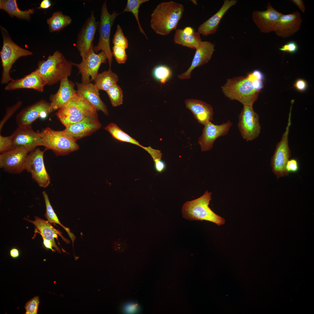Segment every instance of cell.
Masks as SVG:
<instances>
[{
  "label": "cell",
  "instance_id": "cell-1",
  "mask_svg": "<svg viewBox=\"0 0 314 314\" xmlns=\"http://www.w3.org/2000/svg\"><path fill=\"white\" fill-rule=\"evenodd\" d=\"M184 10L181 3L170 1L159 3L151 15L150 24L157 34L166 35L176 28Z\"/></svg>",
  "mask_w": 314,
  "mask_h": 314
},
{
  "label": "cell",
  "instance_id": "cell-2",
  "mask_svg": "<svg viewBox=\"0 0 314 314\" xmlns=\"http://www.w3.org/2000/svg\"><path fill=\"white\" fill-rule=\"evenodd\" d=\"M71 62L67 60L58 51L40 61L37 68L46 85H51L69 76L72 73Z\"/></svg>",
  "mask_w": 314,
  "mask_h": 314
},
{
  "label": "cell",
  "instance_id": "cell-3",
  "mask_svg": "<svg viewBox=\"0 0 314 314\" xmlns=\"http://www.w3.org/2000/svg\"><path fill=\"white\" fill-rule=\"evenodd\" d=\"M224 95L231 100H236L243 105L253 106L257 100L260 91L254 88L249 77L238 76L227 79L221 87Z\"/></svg>",
  "mask_w": 314,
  "mask_h": 314
},
{
  "label": "cell",
  "instance_id": "cell-4",
  "mask_svg": "<svg viewBox=\"0 0 314 314\" xmlns=\"http://www.w3.org/2000/svg\"><path fill=\"white\" fill-rule=\"evenodd\" d=\"M212 193L206 190L200 197L186 202L182 208L183 217L191 221H208L218 226L224 224V219L215 214L209 207Z\"/></svg>",
  "mask_w": 314,
  "mask_h": 314
},
{
  "label": "cell",
  "instance_id": "cell-5",
  "mask_svg": "<svg viewBox=\"0 0 314 314\" xmlns=\"http://www.w3.org/2000/svg\"><path fill=\"white\" fill-rule=\"evenodd\" d=\"M97 111L93 106L77 93L58 110L56 115L66 127L97 113Z\"/></svg>",
  "mask_w": 314,
  "mask_h": 314
},
{
  "label": "cell",
  "instance_id": "cell-6",
  "mask_svg": "<svg viewBox=\"0 0 314 314\" xmlns=\"http://www.w3.org/2000/svg\"><path fill=\"white\" fill-rule=\"evenodd\" d=\"M1 28L3 38V45L0 53L3 67L1 83L4 84L13 79L10 72L15 61L20 57L31 55L33 53L16 44L11 40L7 30L2 26Z\"/></svg>",
  "mask_w": 314,
  "mask_h": 314
},
{
  "label": "cell",
  "instance_id": "cell-7",
  "mask_svg": "<svg viewBox=\"0 0 314 314\" xmlns=\"http://www.w3.org/2000/svg\"><path fill=\"white\" fill-rule=\"evenodd\" d=\"M40 133L42 146L46 150H52L56 155H67L79 149L76 141L68 137L63 131H56L48 127L43 129Z\"/></svg>",
  "mask_w": 314,
  "mask_h": 314
},
{
  "label": "cell",
  "instance_id": "cell-8",
  "mask_svg": "<svg viewBox=\"0 0 314 314\" xmlns=\"http://www.w3.org/2000/svg\"><path fill=\"white\" fill-rule=\"evenodd\" d=\"M119 14L115 11L110 14L108 11L106 1H105L103 3L98 25L99 42L97 45L93 47V50L96 53L101 50L106 53L108 58L109 69H111L113 56L110 46V32L115 19Z\"/></svg>",
  "mask_w": 314,
  "mask_h": 314
},
{
  "label": "cell",
  "instance_id": "cell-9",
  "mask_svg": "<svg viewBox=\"0 0 314 314\" xmlns=\"http://www.w3.org/2000/svg\"><path fill=\"white\" fill-rule=\"evenodd\" d=\"M290 108L288 122L286 131L283 135L281 140L276 145L274 154L272 156L271 165L272 172L276 175L277 179L287 175L286 170V164L290 156V151L288 145V135L291 124Z\"/></svg>",
  "mask_w": 314,
  "mask_h": 314
},
{
  "label": "cell",
  "instance_id": "cell-10",
  "mask_svg": "<svg viewBox=\"0 0 314 314\" xmlns=\"http://www.w3.org/2000/svg\"><path fill=\"white\" fill-rule=\"evenodd\" d=\"M238 118V128L243 139L251 141L258 137L261 128L259 116L254 110L253 106L243 105Z\"/></svg>",
  "mask_w": 314,
  "mask_h": 314
},
{
  "label": "cell",
  "instance_id": "cell-11",
  "mask_svg": "<svg viewBox=\"0 0 314 314\" xmlns=\"http://www.w3.org/2000/svg\"><path fill=\"white\" fill-rule=\"evenodd\" d=\"M45 149L39 148L30 152L26 159L25 170L29 173L31 177L40 187L46 188L50 183V179L46 169L44 160Z\"/></svg>",
  "mask_w": 314,
  "mask_h": 314
},
{
  "label": "cell",
  "instance_id": "cell-12",
  "mask_svg": "<svg viewBox=\"0 0 314 314\" xmlns=\"http://www.w3.org/2000/svg\"><path fill=\"white\" fill-rule=\"evenodd\" d=\"M93 45L90 49L85 58L79 63L71 62L72 65L76 66L81 75L82 83L87 84L95 80L102 63H106L108 58L106 53L102 51L98 54L93 50Z\"/></svg>",
  "mask_w": 314,
  "mask_h": 314
},
{
  "label": "cell",
  "instance_id": "cell-13",
  "mask_svg": "<svg viewBox=\"0 0 314 314\" xmlns=\"http://www.w3.org/2000/svg\"><path fill=\"white\" fill-rule=\"evenodd\" d=\"M29 152L22 147L0 154V167L5 172L18 174L25 170L26 163Z\"/></svg>",
  "mask_w": 314,
  "mask_h": 314
},
{
  "label": "cell",
  "instance_id": "cell-14",
  "mask_svg": "<svg viewBox=\"0 0 314 314\" xmlns=\"http://www.w3.org/2000/svg\"><path fill=\"white\" fill-rule=\"evenodd\" d=\"M99 23L96 21L93 11L85 21L79 31L75 46L79 51L82 60L86 57L91 47Z\"/></svg>",
  "mask_w": 314,
  "mask_h": 314
},
{
  "label": "cell",
  "instance_id": "cell-15",
  "mask_svg": "<svg viewBox=\"0 0 314 314\" xmlns=\"http://www.w3.org/2000/svg\"><path fill=\"white\" fill-rule=\"evenodd\" d=\"M232 125L230 120L219 125L214 124L211 122L206 123L198 140L201 151H207L211 149L215 140L220 136L226 135Z\"/></svg>",
  "mask_w": 314,
  "mask_h": 314
},
{
  "label": "cell",
  "instance_id": "cell-16",
  "mask_svg": "<svg viewBox=\"0 0 314 314\" xmlns=\"http://www.w3.org/2000/svg\"><path fill=\"white\" fill-rule=\"evenodd\" d=\"M101 126L97 112L66 127L63 131L68 137L76 141L90 135L99 129Z\"/></svg>",
  "mask_w": 314,
  "mask_h": 314
},
{
  "label": "cell",
  "instance_id": "cell-17",
  "mask_svg": "<svg viewBox=\"0 0 314 314\" xmlns=\"http://www.w3.org/2000/svg\"><path fill=\"white\" fill-rule=\"evenodd\" d=\"M51 113L50 103L42 99L21 110L17 116L16 122L19 126H31L38 118H45Z\"/></svg>",
  "mask_w": 314,
  "mask_h": 314
},
{
  "label": "cell",
  "instance_id": "cell-18",
  "mask_svg": "<svg viewBox=\"0 0 314 314\" xmlns=\"http://www.w3.org/2000/svg\"><path fill=\"white\" fill-rule=\"evenodd\" d=\"M11 135L15 147H22L29 152L42 146L40 133L34 131L31 126H19Z\"/></svg>",
  "mask_w": 314,
  "mask_h": 314
},
{
  "label": "cell",
  "instance_id": "cell-19",
  "mask_svg": "<svg viewBox=\"0 0 314 314\" xmlns=\"http://www.w3.org/2000/svg\"><path fill=\"white\" fill-rule=\"evenodd\" d=\"M265 11L255 10L252 14L253 20L261 32L268 33L273 31L276 23L283 15L275 9L268 2Z\"/></svg>",
  "mask_w": 314,
  "mask_h": 314
},
{
  "label": "cell",
  "instance_id": "cell-20",
  "mask_svg": "<svg viewBox=\"0 0 314 314\" xmlns=\"http://www.w3.org/2000/svg\"><path fill=\"white\" fill-rule=\"evenodd\" d=\"M302 21L298 11L283 14L275 24L273 31L279 37L287 38L294 35L299 29Z\"/></svg>",
  "mask_w": 314,
  "mask_h": 314
},
{
  "label": "cell",
  "instance_id": "cell-21",
  "mask_svg": "<svg viewBox=\"0 0 314 314\" xmlns=\"http://www.w3.org/2000/svg\"><path fill=\"white\" fill-rule=\"evenodd\" d=\"M196 49L191 66L186 72L178 76L179 78L185 79L190 78L191 72L194 68L207 63L215 51V45L208 41H202Z\"/></svg>",
  "mask_w": 314,
  "mask_h": 314
},
{
  "label": "cell",
  "instance_id": "cell-22",
  "mask_svg": "<svg viewBox=\"0 0 314 314\" xmlns=\"http://www.w3.org/2000/svg\"><path fill=\"white\" fill-rule=\"evenodd\" d=\"M74 86V83L69 80L67 78H64L60 81V86L57 92L54 94H51L50 97L51 112L59 109L77 93Z\"/></svg>",
  "mask_w": 314,
  "mask_h": 314
},
{
  "label": "cell",
  "instance_id": "cell-23",
  "mask_svg": "<svg viewBox=\"0 0 314 314\" xmlns=\"http://www.w3.org/2000/svg\"><path fill=\"white\" fill-rule=\"evenodd\" d=\"M45 83L36 69L29 74L19 79H13L5 87L6 90L20 89H31L43 92Z\"/></svg>",
  "mask_w": 314,
  "mask_h": 314
},
{
  "label": "cell",
  "instance_id": "cell-24",
  "mask_svg": "<svg viewBox=\"0 0 314 314\" xmlns=\"http://www.w3.org/2000/svg\"><path fill=\"white\" fill-rule=\"evenodd\" d=\"M76 85L78 94L93 106L97 111H101L106 115H109L106 107L99 96V90L94 84L91 83L85 84L76 82Z\"/></svg>",
  "mask_w": 314,
  "mask_h": 314
},
{
  "label": "cell",
  "instance_id": "cell-25",
  "mask_svg": "<svg viewBox=\"0 0 314 314\" xmlns=\"http://www.w3.org/2000/svg\"><path fill=\"white\" fill-rule=\"evenodd\" d=\"M237 0H225L220 10L208 19L198 27L197 32L204 36H207L215 33L222 17L231 7L235 5Z\"/></svg>",
  "mask_w": 314,
  "mask_h": 314
},
{
  "label": "cell",
  "instance_id": "cell-26",
  "mask_svg": "<svg viewBox=\"0 0 314 314\" xmlns=\"http://www.w3.org/2000/svg\"><path fill=\"white\" fill-rule=\"evenodd\" d=\"M184 102L186 108L191 111L198 122L203 125L213 119V109L210 104L194 99H187Z\"/></svg>",
  "mask_w": 314,
  "mask_h": 314
},
{
  "label": "cell",
  "instance_id": "cell-27",
  "mask_svg": "<svg viewBox=\"0 0 314 314\" xmlns=\"http://www.w3.org/2000/svg\"><path fill=\"white\" fill-rule=\"evenodd\" d=\"M25 219L32 223L35 226L39 231L38 233L40 234L41 236L51 241L53 244V247L59 253L61 252L60 250L56 245L55 241V238L57 239L58 235L66 243H69V241L63 236L61 233L54 228L48 221L38 217H35V220L34 221L26 218H25Z\"/></svg>",
  "mask_w": 314,
  "mask_h": 314
},
{
  "label": "cell",
  "instance_id": "cell-28",
  "mask_svg": "<svg viewBox=\"0 0 314 314\" xmlns=\"http://www.w3.org/2000/svg\"><path fill=\"white\" fill-rule=\"evenodd\" d=\"M200 35L192 27L188 26L183 29H176L173 40L175 44L196 49L202 41Z\"/></svg>",
  "mask_w": 314,
  "mask_h": 314
},
{
  "label": "cell",
  "instance_id": "cell-29",
  "mask_svg": "<svg viewBox=\"0 0 314 314\" xmlns=\"http://www.w3.org/2000/svg\"><path fill=\"white\" fill-rule=\"evenodd\" d=\"M0 9L3 10L11 17L15 16L20 19L29 20L31 15L33 13V9L23 11L18 8L16 0H0Z\"/></svg>",
  "mask_w": 314,
  "mask_h": 314
},
{
  "label": "cell",
  "instance_id": "cell-30",
  "mask_svg": "<svg viewBox=\"0 0 314 314\" xmlns=\"http://www.w3.org/2000/svg\"><path fill=\"white\" fill-rule=\"evenodd\" d=\"M118 76L111 69L98 74L94 80V84L99 90L106 92L113 85L117 84Z\"/></svg>",
  "mask_w": 314,
  "mask_h": 314
},
{
  "label": "cell",
  "instance_id": "cell-31",
  "mask_svg": "<svg viewBox=\"0 0 314 314\" xmlns=\"http://www.w3.org/2000/svg\"><path fill=\"white\" fill-rule=\"evenodd\" d=\"M72 19L69 16L64 15L60 11L53 13L47 20L50 31L53 32L59 31L69 25Z\"/></svg>",
  "mask_w": 314,
  "mask_h": 314
},
{
  "label": "cell",
  "instance_id": "cell-32",
  "mask_svg": "<svg viewBox=\"0 0 314 314\" xmlns=\"http://www.w3.org/2000/svg\"><path fill=\"white\" fill-rule=\"evenodd\" d=\"M104 129L108 131L113 138L118 140L133 144L142 148L143 147L138 141L124 132L114 123L109 124L104 128Z\"/></svg>",
  "mask_w": 314,
  "mask_h": 314
},
{
  "label": "cell",
  "instance_id": "cell-33",
  "mask_svg": "<svg viewBox=\"0 0 314 314\" xmlns=\"http://www.w3.org/2000/svg\"><path fill=\"white\" fill-rule=\"evenodd\" d=\"M42 194L46 206V210L45 216L48 221L50 223L58 224L63 228L68 234L73 243L76 239L74 236L70 232L69 228L63 226L60 222L51 204L48 195L46 192L44 191L42 192Z\"/></svg>",
  "mask_w": 314,
  "mask_h": 314
},
{
  "label": "cell",
  "instance_id": "cell-34",
  "mask_svg": "<svg viewBox=\"0 0 314 314\" xmlns=\"http://www.w3.org/2000/svg\"><path fill=\"white\" fill-rule=\"evenodd\" d=\"M149 0H128L126 6L122 12H130L134 15L137 22L140 32L147 39L148 38L142 28L139 19V9L140 5L143 3L148 2Z\"/></svg>",
  "mask_w": 314,
  "mask_h": 314
},
{
  "label": "cell",
  "instance_id": "cell-35",
  "mask_svg": "<svg viewBox=\"0 0 314 314\" xmlns=\"http://www.w3.org/2000/svg\"><path fill=\"white\" fill-rule=\"evenodd\" d=\"M113 107L122 104L123 102V93L121 88L117 84L111 86L106 92Z\"/></svg>",
  "mask_w": 314,
  "mask_h": 314
},
{
  "label": "cell",
  "instance_id": "cell-36",
  "mask_svg": "<svg viewBox=\"0 0 314 314\" xmlns=\"http://www.w3.org/2000/svg\"><path fill=\"white\" fill-rule=\"evenodd\" d=\"M153 74L157 80L162 83H165L170 78L171 72L170 69L164 65H160L154 69Z\"/></svg>",
  "mask_w": 314,
  "mask_h": 314
},
{
  "label": "cell",
  "instance_id": "cell-37",
  "mask_svg": "<svg viewBox=\"0 0 314 314\" xmlns=\"http://www.w3.org/2000/svg\"><path fill=\"white\" fill-rule=\"evenodd\" d=\"M114 45L117 46L125 49L128 48V41L123 33L121 27L118 24L113 39Z\"/></svg>",
  "mask_w": 314,
  "mask_h": 314
},
{
  "label": "cell",
  "instance_id": "cell-38",
  "mask_svg": "<svg viewBox=\"0 0 314 314\" xmlns=\"http://www.w3.org/2000/svg\"><path fill=\"white\" fill-rule=\"evenodd\" d=\"M112 50L113 55L117 62L119 64L124 63L127 58L126 49L119 46L114 45Z\"/></svg>",
  "mask_w": 314,
  "mask_h": 314
},
{
  "label": "cell",
  "instance_id": "cell-39",
  "mask_svg": "<svg viewBox=\"0 0 314 314\" xmlns=\"http://www.w3.org/2000/svg\"><path fill=\"white\" fill-rule=\"evenodd\" d=\"M15 147L13 144L11 135L8 136H3L0 135V154L11 150Z\"/></svg>",
  "mask_w": 314,
  "mask_h": 314
},
{
  "label": "cell",
  "instance_id": "cell-40",
  "mask_svg": "<svg viewBox=\"0 0 314 314\" xmlns=\"http://www.w3.org/2000/svg\"><path fill=\"white\" fill-rule=\"evenodd\" d=\"M39 303L38 296H35L28 301L26 304L25 308L26 314H36L38 313Z\"/></svg>",
  "mask_w": 314,
  "mask_h": 314
},
{
  "label": "cell",
  "instance_id": "cell-41",
  "mask_svg": "<svg viewBox=\"0 0 314 314\" xmlns=\"http://www.w3.org/2000/svg\"><path fill=\"white\" fill-rule=\"evenodd\" d=\"M22 103V101H19L14 105L6 109V113L0 122V132L4 123L21 106Z\"/></svg>",
  "mask_w": 314,
  "mask_h": 314
},
{
  "label": "cell",
  "instance_id": "cell-42",
  "mask_svg": "<svg viewBox=\"0 0 314 314\" xmlns=\"http://www.w3.org/2000/svg\"><path fill=\"white\" fill-rule=\"evenodd\" d=\"M143 149L147 151L151 156L154 162V164L162 161L161 158L162 154L160 151L152 148L150 146L143 147Z\"/></svg>",
  "mask_w": 314,
  "mask_h": 314
},
{
  "label": "cell",
  "instance_id": "cell-43",
  "mask_svg": "<svg viewBox=\"0 0 314 314\" xmlns=\"http://www.w3.org/2000/svg\"><path fill=\"white\" fill-rule=\"evenodd\" d=\"M282 51L293 53L297 52L298 49L297 43L294 41H289L279 48Z\"/></svg>",
  "mask_w": 314,
  "mask_h": 314
},
{
  "label": "cell",
  "instance_id": "cell-44",
  "mask_svg": "<svg viewBox=\"0 0 314 314\" xmlns=\"http://www.w3.org/2000/svg\"><path fill=\"white\" fill-rule=\"evenodd\" d=\"M285 168L288 174L290 173L297 172L299 169V164L297 160L294 158L289 160L286 164Z\"/></svg>",
  "mask_w": 314,
  "mask_h": 314
},
{
  "label": "cell",
  "instance_id": "cell-45",
  "mask_svg": "<svg viewBox=\"0 0 314 314\" xmlns=\"http://www.w3.org/2000/svg\"><path fill=\"white\" fill-rule=\"evenodd\" d=\"M248 76L252 81L255 89L256 90L260 91L263 87L262 81L258 79L252 73L249 74Z\"/></svg>",
  "mask_w": 314,
  "mask_h": 314
},
{
  "label": "cell",
  "instance_id": "cell-46",
  "mask_svg": "<svg viewBox=\"0 0 314 314\" xmlns=\"http://www.w3.org/2000/svg\"><path fill=\"white\" fill-rule=\"evenodd\" d=\"M295 87L298 90L303 91L305 90L307 87V84L304 80L299 79H297L294 84Z\"/></svg>",
  "mask_w": 314,
  "mask_h": 314
},
{
  "label": "cell",
  "instance_id": "cell-47",
  "mask_svg": "<svg viewBox=\"0 0 314 314\" xmlns=\"http://www.w3.org/2000/svg\"><path fill=\"white\" fill-rule=\"evenodd\" d=\"M138 309V307L137 304L135 303L128 304L124 307V310L128 313H135L137 311Z\"/></svg>",
  "mask_w": 314,
  "mask_h": 314
},
{
  "label": "cell",
  "instance_id": "cell-48",
  "mask_svg": "<svg viewBox=\"0 0 314 314\" xmlns=\"http://www.w3.org/2000/svg\"><path fill=\"white\" fill-rule=\"evenodd\" d=\"M115 249L120 252H123L126 248L127 245L126 243L122 240L116 242L115 244Z\"/></svg>",
  "mask_w": 314,
  "mask_h": 314
},
{
  "label": "cell",
  "instance_id": "cell-49",
  "mask_svg": "<svg viewBox=\"0 0 314 314\" xmlns=\"http://www.w3.org/2000/svg\"><path fill=\"white\" fill-rule=\"evenodd\" d=\"M292 2L295 3L303 13L305 11L306 8L303 1L302 0H292Z\"/></svg>",
  "mask_w": 314,
  "mask_h": 314
},
{
  "label": "cell",
  "instance_id": "cell-50",
  "mask_svg": "<svg viewBox=\"0 0 314 314\" xmlns=\"http://www.w3.org/2000/svg\"><path fill=\"white\" fill-rule=\"evenodd\" d=\"M10 256L13 258H17L20 256V253L19 249L16 247H13L10 251Z\"/></svg>",
  "mask_w": 314,
  "mask_h": 314
},
{
  "label": "cell",
  "instance_id": "cell-51",
  "mask_svg": "<svg viewBox=\"0 0 314 314\" xmlns=\"http://www.w3.org/2000/svg\"><path fill=\"white\" fill-rule=\"evenodd\" d=\"M43 239V244L44 247L47 249H51L53 251L52 248L53 247V244L51 242L44 237L42 236Z\"/></svg>",
  "mask_w": 314,
  "mask_h": 314
},
{
  "label": "cell",
  "instance_id": "cell-52",
  "mask_svg": "<svg viewBox=\"0 0 314 314\" xmlns=\"http://www.w3.org/2000/svg\"><path fill=\"white\" fill-rule=\"evenodd\" d=\"M51 6V2L49 0H43L41 3L39 8L46 9Z\"/></svg>",
  "mask_w": 314,
  "mask_h": 314
},
{
  "label": "cell",
  "instance_id": "cell-53",
  "mask_svg": "<svg viewBox=\"0 0 314 314\" xmlns=\"http://www.w3.org/2000/svg\"><path fill=\"white\" fill-rule=\"evenodd\" d=\"M258 79L262 81L263 79V76L261 72L259 70H255L252 73Z\"/></svg>",
  "mask_w": 314,
  "mask_h": 314
}]
</instances>
